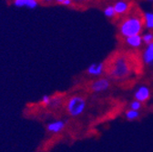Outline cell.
I'll return each mask as SVG.
<instances>
[{"label":"cell","instance_id":"6da1fadb","mask_svg":"<svg viewBox=\"0 0 153 152\" xmlns=\"http://www.w3.org/2000/svg\"><path fill=\"white\" fill-rule=\"evenodd\" d=\"M143 27V17L131 16L125 18L121 22L120 26V31L124 37H129L132 36L140 35Z\"/></svg>","mask_w":153,"mask_h":152},{"label":"cell","instance_id":"7a4b0ae2","mask_svg":"<svg viewBox=\"0 0 153 152\" xmlns=\"http://www.w3.org/2000/svg\"><path fill=\"white\" fill-rule=\"evenodd\" d=\"M130 69H129V66L127 62V60L124 58H118L116 59V61L114 62L110 71H109V75L112 78H114V79H123L128 75Z\"/></svg>","mask_w":153,"mask_h":152},{"label":"cell","instance_id":"3957f363","mask_svg":"<svg viewBox=\"0 0 153 152\" xmlns=\"http://www.w3.org/2000/svg\"><path fill=\"white\" fill-rule=\"evenodd\" d=\"M86 100L79 96H74L70 98L67 104V109L69 115L72 117H79L84 112L86 108Z\"/></svg>","mask_w":153,"mask_h":152},{"label":"cell","instance_id":"277c9868","mask_svg":"<svg viewBox=\"0 0 153 152\" xmlns=\"http://www.w3.org/2000/svg\"><path fill=\"white\" fill-rule=\"evenodd\" d=\"M110 86V83H109V80L107 79H98V80H95L94 82H92L91 86H90V88L93 92H103V91H106Z\"/></svg>","mask_w":153,"mask_h":152},{"label":"cell","instance_id":"5b68a950","mask_svg":"<svg viewBox=\"0 0 153 152\" xmlns=\"http://www.w3.org/2000/svg\"><path fill=\"white\" fill-rule=\"evenodd\" d=\"M149 97H150V91L149 88L146 86L140 87L135 92V99L140 101V103L148 101Z\"/></svg>","mask_w":153,"mask_h":152},{"label":"cell","instance_id":"8992f818","mask_svg":"<svg viewBox=\"0 0 153 152\" xmlns=\"http://www.w3.org/2000/svg\"><path fill=\"white\" fill-rule=\"evenodd\" d=\"M16 7H26L28 9H35L38 7V1L36 0H15L13 2Z\"/></svg>","mask_w":153,"mask_h":152},{"label":"cell","instance_id":"52a82bcc","mask_svg":"<svg viewBox=\"0 0 153 152\" xmlns=\"http://www.w3.org/2000/svg\"><path fill=\"white\" fill-rule=\"evenodd\" d=\"M104 68H105V65L104 63H92L87 69L88 74L91 75V76H95V77H98V76H100L103 74L104 72Z\"/></svg>","mask_w":153,"mask_h":152},{"label":"cell","instance_id":"ba28073f","mask_svg":"<svg viewBox=\"0 0 153 152\" xmlns=\"http://www.w3.org/2000/svg\"><path fill=\"white\" fill-rule=\"evenodd\" d=\"M66 127V122L63 120H56L53 121L47 126V130L51 133H59L64 129Z\"/></svg>","mask_w":153,"mask_h":152},{"label":"cell","instance_id":"9c48e42d","mask_svg":"<svg viewBox=\"0 0 153 152\" xmlns=\"http://www.w3.org/2000/svg\"><path fill=\"white\" fill-rule=\"evenodd\" d=\"M113 7H114L115 12H116V14L118 16V15H125L127 12H128L131 6L128 2L118 1L113 5Z\"/></svg>","mask_w":153,"mask_h":152},{"label":"cell","instance_id":"30bf717a","mask_svg":"<svg viewBox=\"0 0 153 152\" xmlns=\"http://www.w3.org/2000/svg\"><path fill=\"white\" fill-rule=\"evenodd\" d=\"M142 59L145 64L147 65L153 64V43L147 46L146 49L143 52Z\"/></svg>","mask_w":153,"mask_h":152},{"label":"cell","instance_id":"8fae6325","mask_svg":"<svg viewBox=\"0 0 153 152\" xmlns=\"http://www.w3.org/2000/svg\"><path fill=\"white\" fill-rule=\"evenodd\" d=\"M126 43L134 48H138L141 46L143 43L142 41V36L140 35H136V36H132L129 37H126Z\"/></svg>","mask_w":153,"mask_h":152},{"label":"cell","instance_id":"7c38bea8","mask_svg":"<svg viewBox=\"0 0 153 152\" xmlns=\"http://www.w3.org/2000/svg\"><path fill=\"white\" fill-rule=\"evenodd\" d=\"M144 27L148 30H153V12H146L143 15Z\"/></svg>","mask_w":153,"mask_h":152},{"label":"cell","instance_id":"4fadbf2b","mask_svg":"<svg viewBox=\"0 0 153 152\" xmlns=\"http://www.w3.org/2000/svg\"><path fill=\"white\" fill-rule=\"evenodd\" d=\"M140 111H136V110H132V109H128V111H126L125 113V117L128 120H135L140 117Z\"/></svg>","mask_w":153,"mask_h":152},{"label":"cell","instance_id":"5bb4252c","mask_svg":"<svg viewBox=\"0 0 153 152\" xmlns=\"http://www.w3.org/2000/svg\"><path fill=\"white\" fill-rule=\"evenodd\" d=\"M104 15L108 17V18H114L117 16L116 12H115L114 7L113 5H109L105 9H104Z\"/></svg>","mask_w":153,"mask_h":152},{"label":"cell","instance_id":"9a60e30c","mask_svg":"<svg viewBox=\"0 0 153 152\" xmlns=\"http://www.w3.org/2000/svg\"><path fill=\"white\" fill-rule=\"evenodd\" d=\"M142 41L143 43H145L147 46L149 44L153 43V33L151 32H148L142 35Z\"/></svg>","mask_w":153,"mask_h":152},{"label":"cell","instance_id":"2e32d148","mask_svg":"<svg viewBox=\"0 0 153 152\" xmlns=\"http://www.w3.org/2000/svg\"><path fill=\"white\" fill-rule=\"evenodd\" d=\"M129 109H132V110H136V111H139L140 108H141V103L138 100H134L130 103L129 105Z\"/></svg>","mask_w":153,"mask_h":152},{"label":"cell","instance_id":"e0dca14e","mask_svg":"<svg viewBox=\"0 0 153 152\" xmlns=\"http://www.w3.org/2000/svg\"><path fill=\"white\" fill-rule=\"evenodd\" d=\"M41 103L45 106H48L51 103V98L48 95H44V96L41 98Z\"/></svg>","mask_w":153,"mask_h":152},{"label":"cell","instance_id":"ac0fdd59","mask_svg":"<svg viewBox=\"0 0 153 152\" xmlns=\"http://www.w3.org/2000/svg\"><path fill=\"white\" fill-rule=\"evenodd\" d=\"M56 3L61 6H70L72 4V1L71 0H57Z\"/></svg>","mask_w":153,"mask_h":152}]
</instances>
